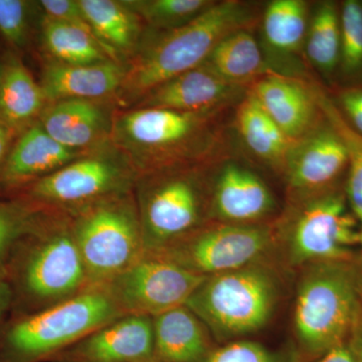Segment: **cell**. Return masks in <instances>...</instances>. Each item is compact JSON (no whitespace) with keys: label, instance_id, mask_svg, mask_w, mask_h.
I'll use <instances>...</instances> for the list:
<instances>
[{"label":"cell","instance_id":"obj_1","mask_svg":"<svg viewBox=\"0 0 362 362\" xmlns=\"http://www.w3.org/2000/svg\"><path fill=\"white\" fill-rule=\"evenodd\" d=\"M362 269L350 259L304 267L297 285L293 329L306 356L321 357L349 339L362 315Z\"/></svg>","mask_w":362,"mask_h":362},{"label":"cell","instance_id":"obj_2","mask_svg":"<svg viewBox=\"0 0 362 362\" xmlns=\"http://www.w3.org/2000/svg\"><path fill=\"white\" fill-rule=\"evenodd\" d=\"M7 284L13 314L44 310L89 287L70 223H44L18 243L9 261Z\"/></svg>","mask_w":362,"mask_h":362},{"label":"cell","instance_id":"obj_3","mask_svg":"<svg viewBox=\"0 0 362 362\" xmlns=\"http://www.w3.org/2000/svg\"><path fill=\"white\" fill-rule=\"evenodd\" d=\"M258 13L238 0L216 2L187 25L160 33L143 47L123 85L132 93H149L181 74L202 66L228 35L251 30Z\"/></svg>","mask_w":362,"mask_h":362},{"label":"cell","instance_id":"obj_4","mask_svg":"<svg viewBox=\"0 0 362 362\" xmlns=\"http://www.w3.org/2000/svg\"><path fill=\"white\" fill-rule=\"evenodd\" d=\"M126 315L104 285L0 325V362H49L90 332Z\"/></svg>","mask_w":362,"mask_h":362},{"label":"cell","instance_id":"obj_5","mask_svg":"<svg viewBox=\"0 0 362 362\" xmlns=\"http://www.w3.org/2000/svg\"><path fill=\"white\" fill-rule=\"evenodd\" d=\"M280 295L277 271L263 259L209 276L185 305L214 339L226 343L263 329L275 313Z\"/></svg>","mask_w":362,"mask_h":362},{"label":"cell","instance_id":"obj_6","mask_svg":"<svg viewBox=\"0 0 362 362\" xmlns=\"http://www.w3.org/2000/svg\"><path fill=\"white\" fill-rule=\"evenodd\" d=\"M71 226L89 287L105 284L145 255L139 213L124 192L81 206Z\"/></svg>","mask_w":362,"mask_h":362},{"label":"cell","instance_id":"obj_7","mask_svg":"<svg viewBox=\"0 0 362 362\" xmlns=\"http://www.w3.org/2000/svg\"><path fill=\"white\" fill-rule=\"evenodd\" d=\"M293 202L287 216L276 223L288 264L350 259L351 247L361 244L362 230L349 211L346 194L338 189Z\"/></svg>","mask_w":362,"mask_h":362},{"label":"cell","instance_id":"obj_8","mask_svg":"<svg viewBox=\"0 0 362 362\" xmlns=\"http://www.w3.org/2000/svg\"><path fill=\"white\" fill-rule=\"evenodd\" d=\"M277 243L276 223L232 225L213 221L146 255L209 277L265 259Z\"/></svg>","mask_w":362,"mask_h":362},{"label":"cell","instance_id":"obj_9","mask_svg":"<svg viewBox=\"0 0 362 362\" xmlns=\"http://www.w3.org/2000/svg\"><path fill=\"white\" fill-rule=\"evenodd\" d=\"M211 195L199 176L170 173L143 188L139 218L145 254L158 251L204 225Z\"/></svg>","mask_w":362,"mask_h":362},{"label":"cell","instance_id":"obj_10","mask_svg":"<svg viewBox=\"0 0 362 362\" xmlns=\"http://www.w3.org/2000/svg\"><path fill=\"white\" fill-rule=\"evenodd\" d=\"M226 111L183 113L161 108L140 109L121 119L119 134L131 146L165 157L164 161L195 150L211 156L218 150L221 133L216 121Z\"/></svg>","mask_w":362,"mask_h":362},{"label":"cell","instance_id":"obj_11","mask_svg":"<svg viewBox=\"0 0 362 362\" xmlns=\"http://www.w3.org/2000/svg\"><path fill=\"white\" fill-rule=\"evenodd\" d=\"M206 278L168 259L145 254L102 285L126 315L156 317L187 304Z\"/></svg>","mask_w":362,"mask_h":362},{"label":"cell","instance_id":"obj_12","mask_svg":"<svg viewBox=\"0 0 362 362\" xmlns=\"http://www.w3.org/2000/svg\"><path fill=\"white\" fill-rule=\"evenodd\" d=\"M349 164L346 145L325 117L311 134L295 143L286 162L283 173L292 201L338 190V183L347 175Z\"/></svg>","mask_w":362,"mask_h":362},{"label":"cell","instance_id":"obj_13","mask_svg":"<svg viewBox=\"0 0 362 362\" xmlns=\"http://www.w3.org/2000/svg\"><path fill=\"white\" fill-rule=\"evenodd\" d=\"M125 173L113 162L89 158L40 177L30 189L33 199L47 204L83 206L104 197L123 194Z\"/></svg>","mask_w":362,"mask_h":362},{"label":"cell","instance_id":"obj_14","mask_svg":"<svg viewBox=\"0 0 362 362\" xmlns=\"http://www.w3.org/2000/svg\"><path fill=\"white\" fill-rule=\"evenodd\" d=\"M152 317L127 314L98 328L49 362H151Z\"/></svg>","mask_w":362,"mask_h":362},{"label":"cell","instance_id":"obj_15","mask_svg":"<svg viewBox=\"0 0 362 362\" xmlns=\"http://www.w3.org/2000/svg\"><path fill=\"white\" fill-rule=\"evenodd\" d=\"M249 92L292 141L303 139L325 120L316 87L271 74L252 83Z\"/></svg>","mask_w":362,"mask_h":362},{"label":"cell","instance_id":"obj_16","mask_svg":"<svg viewBox=\"0 0 362 362\" xmlns=\"http://www.w3.org/2000/svg\"><path fill=\"white\" fill-rule=\"evenodd\" d=\"M276 209L270 188L259 175L228 162L211 185L209 218L232 225L266 223Z\"/></svg>","mask_w":362,"mask_h":362},{"label":"cell","instance_id":"obj_17","mask_svg":"<svg viewBox=\"0 0 362 362\" xmlns=\"http://www.w3.org/2000/svg\"><path fill=\"white\" fill-rule=\"evenodd\" d=\"M247 88L223 80L202 64L150 90L144 105L183 113L228 110L246 96Z\"/></svg>","mask_w":362,"mask_h":362},{"label":"cell","instance_id":"obj_18","mask_svg":"<svg viewBox=\"0 0 362 362\" xmlns=\"http://www.w3.org/2000/svg\"><path fill=\"white\" fill-rule=\"evenodd\" d=\"M154 361L202 362L214 349L213 337L187 305L152 317Z\"/></svg>","mask_w":362,"mask_h":362},{"label":"cell","instance_id":"obj_19","mask_svg":"<svg viewBox=\"0 0 362 362\" xmlns=\"http://www.w3.org/2000/svg\"><path fill=\"white\" fill-rule=\"evenodd\" d=\"M125 74L112 61L84 66L54 63L45 68L42 89L45 100H89L111 94L123 85Z\"/></svg>","mask_w":362,"mask_h":362},{"label":"cell","instance_id":"obj_20","mask_svg":"<svg viewBox=\"0 0 362 362\" xmlns=\"http://www.w3.org/2000/svg\"><path fill=\"white\" fill-rule=\"evenodd\" d=\"M76 153L52 139L42 126L30 128L7 158L1 173V181L6 187H18L44 177L54 169L73 160Z\"/></svg>","mask_w":362,"mask_h":362},{"label":"cell","instance_id":"obj_21","mask_svg":"<svg viewBox=\"0 0 362 362\" xmlns=\"http://www.w3.org/2000/svg\"><path fill=\"white\" fill-rule=\"evenodd\" d=\"M235 127L255 156L284 173L286 162L296 142L280 129L250 92L238 103Z\"/></svg>","mask_w":362,"mask_h":362},{"label":"cell","instance_id":"obj_22","mask_svg":"<svg viewBox=\"0 0 362 362\" xmlns=\"http://www.w3.org/2000/svg\"><path fill=\"white\" fill-rule=\"evenodd\" d=\"M204 64L223 80L249 88L275 73L251 30H238L221 40Z\"/></svg>","mask_w":362,"mask_h":362},{"label":"cell","instance_id":"obj_23","mask_svg":"<svg viewBox=\"0 0 362 362\" xmlns=\"http://www.w3.org/2000/svg\"><path fill=\"white\" fill-rule=\"evenodd\" d=\"M42 127L52 139L74 150L96 139L104 127V115L89 100H62L42 114Z\"/></svg>","mask_w":362,"mask_h":362},{"label":"cell","instance_id":"obj_24","mask_svg":"<svg viewBox=\"0 0 362 362\" xmlns=\"http://www.w3.org/2000/svg\"><path fill=\"white\" fill-rule=\"evenodd\" d=\"M310 11L302 0H274L267 6L262 30L267 49L279 59L291 58L305 47Z\"/></svg>","mask_w":362,"mask_h":362},{"label":"cell","instance_id":"obj_25","mask_svg":"<svg viewBox=\"0 0 362 362\" xmlns=\"http://www.w3.org/2000/svg\"><path fill=\"white\" fill-rule=\"evenodd\" d=\"M81 8L100 44L110 58L117 52H128L139 37L138 16L124 4L113 0H78Z\"/></svg>","mask_w":362,"mask_h":362},{"label":"cell","instance_id":"obj_26","mask_svg":"<svg viewBox=\"0 0 362 362\" xmlns=\"http://www.w3.org/2000/svg\"><path fill=\"white\" fill-rule=\"evenodd\" d=\"M45 101L42 86L33 80L25 66L11 59L2 68L0 83V114L4 123L11 127L32 120Z\"/></svg>","mask_w":362,"mask_h":362},{"label":"cell","instance_id":"obj_27","mask_svg":"<svg viewBox=\"0 0 362 362\" xmlns=\"http://www.w3.org/2000/svg\"><path fill=\"white\" fill-rule=\"evenodd\" d=\"M341 47L340 7L334 1L320 2L310 14L305 51L312 65L326 77L339 69Z\"/></svg>","mask_w":362,"mask_h":362},{"label":"cell","instance_id":"obj_28","mask_svg":"<svg viewBox=\"0 0 362 362\" xmlns=\"http://www.w3.org/2000/svg\"><path fill=\"white\" fill-rule=\"evenodd\" d=\"M42 40L57 63L84 66L112 61L95 37L68 23L45 18Z\"/></svg>","mask_w":362,"mask_h":362},{"label":"cell","instance_id":"obj_29","mask_svg":"<svg viewBox=\"0 0 362 362\" xmlns=\"http://www.w3.org/2000/svg\"><path fill=\"white\" fill-rule=\"evenodd\" d=\"M317 98L327 120L341 136L349 151L346 175V199L352 214L362 223V136L356 132L343 118L334 102L317 87Z\"/></svg>","mask_w":362,"mask_h":362},{"label":"cell","instance_id":"obj_30","mask_svg":"<svg viewBox=\"0 0 362 362\" xmlns=\"http://www.w3.org/2000/svg\"><path fill=\"white\" fill-rule=\"evenodd\" d=\"M137 16L157 30H166L187 25L214 6L211 0H137L123 1Z\"/></svg>","mask_w":362,"mask_h":362},{"label":"cell","instance_id":"obj_31","mask_svg":"<svg viewBox=\"0 0 362 362\" xmlns=\"http://www.w3.org/2000/svg\"><path fill=\"white\" fill-rule=\"evenodd\" d=\"M42 221L18 204H0V281H6L9 261L21 240L35 232Z\"/></svg>","mask_w":362,"mask_h":362},{"label":"cell","instance_id":"obj_32","mask_svg":"<svg viewBox=\"0 0 362 362\" xmlns=\"http://www.w3.org/2000/svg\"><path fill=\"white\" fill-rule=\"evenodd\" d=\"M341 47L338 71L343 77H362V2L346 0L340 6Z\"/></svg>","mask_w":362,"mask_h":362},{"label":"cell","instance_id":"obj_33","mask_svg":"<svg viewBox=\"0 0 362 362\" xmlns=\"http://www.w3.org/2000/svg\"><path fill=\"white\" fill-rule=\"evenodd\" d=\"M202 362H289L261 343L238 339L216 346Z\"/></svg>","mask_w":362,"mask_h":362},{"label":"cell","instance_id":"obj_34","mask_svg":"<svg viewBox=\"0 0 362 362\" xmlns=\"http://www.w3.org/2000/svg\"><path fill=\"white\" fill-rule=\"evenodd\" d=\"M28 30V2L0 0V33L7 42L16 47H23Z\"/></svg>","mask_w":362,"mask_h":362},{"label":"cell","instance_id":"obj_35","mask_svg":"<svg viewBox=\"0 0 362 362\" xmlns=\"http://www.w3.org/2000/svg\"><path fill=\"white\" fill-rule=\"evenodd\" d=\"M40 4L47 14V18L80 28L98 40L90 28L89 21H87L82 8H81L78 0V1H75V0H42Z\"/></svg>","mask_w":362,"mask_h":362},{"label":"cell","instance_id":"obj_36","mask_svg":"<svg viewBox=\"0 0 362 362\" xmlns=\"http://www.w3.org/2000/svg\"><path fill=\"white\" fill-rule=\"evenodd\" d=\"M337 107L350 127L362 136V86H349L337 90Z\"/></svg>","mask_w":362,"mask_h":362},{"label":"cell","instance_id":"obj_37","mask_svg":"<svg viewBox=\"0 0 362 362\" xmlns=\"http://www.w3.org/2000/svg\"><path fill=\"white\" fill-rule=\"evenodd\" d=\"M317 362H356V359L349 345L343 343L333 347L329 351L319 357V361Z\"/></svg>","mask_w":362,"mask_h":362},{"label":"cell","instance_id":"obj_38","mask_svg":"<svg viewBox=\"0 0 362 362\" xmlns=\"http://www.w3.org/2000/svg\"><path fill=\"white\" fill-rule=\"evenodd\" d=\"M349 345L356 362H362V315L350 334Z\"/></svg>","mask_w":362,"mask_h":362},{"label":"cell","instance_id":"obj_39","mask_svg":"<svg viewBox=\"0 0 362 362\" xmlns=\"http://www.w3.org/2000/svg\"><path fill=\"white\" fill-rule=\"evenodd\" d=\"M13 295L6 281H0V325L7 312L11 311Z\"/></svg>","mask_w":362,"mask_h":362},{"label":"cell","instance_id":"obj_40","mask_svg":"<svg viewBox=\"0 0 362 362\" xmlns=\"http://www.w3.org/2000/svg\"><path fill=\"white\" fill-rule=\"evenodd\" d=\"M11 132L13 130L11 127L4 123H0V162L4 158L8 143L11 141Z\"/></svg>","mask_w":362,"mask_h":362},{"label":"cell","instance_id":"obj_41","mask_svg":"<svg viewBox=\"0 0 362 362\" xmlns=\"http://www.w3.org/2000/svg\"><path fill=\"white\" fill-rule=\"evenodd\" d=\"M2 68H4V66H2L1 64H0V83H1Z\"/></svg>","mask_w":362,"mask_h":362},{"label":"cell","instance_id":"obj_42","mask_svg":"<svg viewBox=\"0 0 362 362\" xmlns=\"http://www.w3.org/2000/svg\"><path fill=\"white\" fill-rule=\"evenodd\" d=\"M361 301H362V276H361Z\"/></svg>","mask_w":362,"mask_h":362},{"label":"cell","instance_id":"obj_43","mask_svg":"<svg viewBox=\"0 0 362 362\" xmlns=\"http://www.w3.org/2000/svg\"><path fill=\"white\" fill-rule=\"evenodd\" d=\"M151 362H158V361H151Z\"/></svg>","mask_w":362,"mask_h":362},{"label":"cell","instance_id":"obj_44","mask_svg":"<svg viewBox=\"0 0 362 362\" xmlns=\"http://www.w3.org/2000/svg\"><path fill=\"white\" fill-rule=\"evenodd\" d=\"M361 245H362V243H361Z\"/></svg>","mask_w":362,"mask_h":362}]
</instances>
